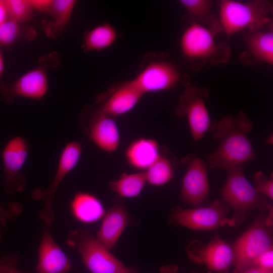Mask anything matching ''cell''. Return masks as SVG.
<instances>
[{
    "instance_id": "obj_1",
    "label": "cell",
    "mask_w": 273,
    "mask_h": 273,
    "mask_svg": "<svg viewBox=\"0 0 273 273\" xmlns=\"http://www.w3.org/2000/svg\"><path fill=\"white\" fill-rule=\"evenodd\" d=\"M253 123L242 111L228 115L214 124L213 139L218 145L212 152L204 154L210 170H217L256 160L257 155L248 136Z\"/></svg>"
},
{
    "instance_id": "obj_2",
    "label": "cell",
    "mask_w": 273,
    "mask_h": 273,
    "mask_svg": "<svg viewBox=\"0 0 273 273\" xmlns=\"http://www.w3.org/2000/svg\"><path fill=\"white\" fill-rule=\"evenodd\" d=\"M216 34L207 27L190 21L183 30L179 42L180 52L188 67L199 71L207 65L227 63L230 59V46L217 41Z\"/></svg>"
},
{
    "instance_id": "obj_3",
    "label": "cell",
    "mask_w": 273,
    "mask_h": 273,
    "mask_svg": "<svg viewBox=\"0 0 273 273\" xmlns=\"http://www.w3.org/2000/svg\"><path fill=\"white\" fill-rule=\"evenodd\" d=\"M222 31L228 35L262 29L272 22V2L267 0L217 1Z\"/></svg>"
},
{
    "instance_id": "obj_4",
    "label": "cell",
    "mask_w": 273,
    "mask_h": 273,
    "mask_svg": "<svg viewBox=\"0 0 273 273\" xmlns=\"http://www.w3.org/2000/svg\"><path fill=\"white\" fill-rule=\"evenodd\" d=\"M225 182L220 191L223 200L233 211L231 226L240 224L254 210L272 213V207L257 192L246 178L244 164L234 165L224 169Z\"/></svg>"
},
{
    "instance_id": "obj_5",
    "label": "cell",
    "mask_w": 273,
    "mask_h": 273,
    "mask_svg": "<svg viewBox=\"0 0 273 273\" xmlns=\"http://www.w3.org/2000/svg\"><path fill=\"white\" fill-rule=\"evenodd\" d=\"M191 77L164 55L157 56L129 80L143 95L190 86Z\"/></svg>"
},
{
    "instance_id": "obj_6",
    "label": "cell",
    "mask_w": 273,
    "mask_h": 273,
    "mask_svg": "<svg viewBox=\"0 0 273 273\" xmlns=\"http://www.w3.org/2000/svg\"><path fill=\"white\" fill-rule=\"evenodd\" d=\"M59 55L52 52L42 56L38 64L12 82L0 83V93L5 102L13 104L18 97L40 100L47 94L48 88V72L51 67L60 63Z\"/></svg>"
},
{
    "instance_id": "obj_7",
    "label": "cell",
    "mask_w": 273,
    "mask_h": 273,
    "mask_svg": "<svg viewBox=\"0 0 273 273\" xmlns=\"http://www.w3.org/2000/svg\"><path fill=\"white\" fill-rule=\"evenodd\" d=\"M67 242L70 247L78 251L83 264L90 273H120L129 268L125 266L87 230L70 231Z\"/></svg>"
},
{
    "instance_id": "obj_8",
    "label": "cell",
    "mask_w": 273,
    "mask_h": 273,
    "mask_svg": "<svg viewBox=\"0 0 273 273\" xmlns=\"http://www.w3.org/2000/svg\"><path fill=\"white\" fill-rule=\"evenodd\" d=\"M272 213L256 216L251 226L236 241L233 246L236 272L251 266L254 260L266 250L272 248V238L270 230Z\"/></svg>"
},
{
    "instance_id": "obj_9",
    "label": "cell",
    "mask_w": 273,
    "mask_h": 273,
    "mask_svg": "<svg viewBox=\"0 0 273 273\" xmlns=\"http://www.w3.org/2000/svg\"><path fill=\"white\" fill-rule=\"evenodd\" d=\"M82 153V147L79 142L67 143L61 152L56 171L50 185L45 190L36 188L32 190V198L36 200H42L43 203L39 217L45 224L52 226L54 222L53 200L56 193L66 176L77 165Z\"/></svg>"
},
{
    "instance_id": "obj_10",
    "label": "cell",
    "mask_w": 273,
    "mask_h": 273,
    "mask_svg": "<svg viewBox=\"0 0 273 273\" xmlns=\"http://www.w3.org/2000/svg\"><path fill=\"white\" fill-rule=\"evenodd\" d=\"M210 95L205 87L189 86L181 94L175 113L187 119L192 137L195 142L201 140L211 129L213 130L210 116L205 101Z\"/></svg>"
},
{
    "instance_id": "obj_11",
    "label": "cell",
    "mask_w": 273,
    "mask_h": 273,
    "mask_svg": "<svg viewBox=\"0 0 273 273\" xmlns=\"http://www.w3.org/2000/svg\"><path fill=\"white\" fill-rule=\"evenodd\" d=\"M230 208L223 200H216L207 206L183 209L176 206L170 214V222L196 231H207L228 224L231 220L226 217Z\"/></svg>"
},
{
    "instance_id": "obj_12",
    "label": "cell",
    "mask_w": 273,
    "mask_h": 273,
    "mask_svg": "<svg viewBox=\"0 0 273 273\" xmlns=\"http://www.w3.org/2000/svg\"><path fill=\"white\" fill-rule=\"evenodd\" d=\"M80 121L85 134L100 150L115 152L120 143V134L114 117L106 114L99 108L86 107Z\"/></svg>"
},
{
    "instance_id": "obj_13",
    "label": "cell",
    "mask_w": 273,
    "mask_h": 273,
    "mask_svg": "<svg viewBox=\"0 0 273 273\" xmlns=\"http://www.w3.org/2000/svg\"><path fill=\"white\" fill-rule=\"evenodd\" d=\"M29 151L27 141L20 136L8 141L2 153L4 168L3 186L8 194H13L23 191L26 178L22 171Z\"/></svg>"
},
{
    "instance_id": "obj_14",
    "label": "cell",
    "mask_w": 273,
    "mask_h": 273,
    "mask_svg": "<svg viewBox=\"0 0 273 273\" xmlns=\"http://www.w3.org/2000/svg\"><path fill=\"white\" fill-rule=\"evenodd\" d=\"M186 251L191 260L216 272L225 271L234 265L233 246L219 236H215L205 245L199 240H193L189 243Z\"/></svg>"
},
{
    "instance_id": "obj_15",
    "label": "cell",
    "mask_w": 273,
    "mask_h": 273,
    "mask_svg": "<svg viewBox=\"0 0 273 273\" xmlns=\"http://www.w3.org/2000/svg\"><path fill=\"white\" fill-rule=\"evenodd\" d=\"M187 160L179 197L181 201L195 207L201 206L206 201L210 190L207 164L195 155Z\"/></svg>"
},
{
    "instance_id": "obj_16",
    "label": "cell",
    "mask_w": 273,
    "mask_h": 273,
    "mask_svg": "<svg viewBox=\"0 0 273 273\" xmlns=\"http://www.w3.org/2000/svg\"><path fill=\"white\" fill-rule=\"evenodd\" d=\"M51 226L46 224L43 226L34 270L37 273H67L72 268L71 262L54 240Z\"/></svg>"
},
{
    "instance_id": "obj_17",
    "label": "cell",
    "mask_w": 273,
    "mask_h": 273,
    "mask_svg": "<svg viewBox=\"0 0 273 273\" xmlns=\"http://www.w3.org/2000/svg\"><path fill=\"white\" fill-rule=\"evenodd\" d=\"M246 50L240 55V59L246 65L254 66L260 63L273 64V23L264 28L244 32Z\"/></svg>"
},
{
    "instance_id": "obj_18",
    "label": "cell",
    "mask_w": 273,
    "mask_h": 273,
    "mask_svg": "<svg viewBox=\"0 0 273 273\" xmlns=\"http://www.w3.org/2000/svg\"><path fill=\"white\" fill-rule=\"evenodd\" d=\"M129 222V215L125 206L120 202H116L102 218L96 238L105 247L110 250L116 244Z\"/></svg>"
},
{
    "instance_id": "obj_19",
    "label": "cell",
    "mask_w": 273,
    "mask_h": 273,
    "mask_svg": "<svg viewBox=\"0 0 273 273\" xmlns=\"http://www.w3.org/2000/svg\"><path fill=\"white\" fill-rule=\"evenodd\" d=\"M143 95L129 80L125 81L112 90L99 108L113 117L122 115L131 111Z\"/></svg>"
},
{
    "instance_id": "obj_20",
    "label": "cell",
    "mask_w": 273,
    "mask_h": 273,
    "mask_svg": "<svg viewBox=\"0 0 273 273\" xmlns=\"http://www.w3.org/2000/svg\"><path fill=\"white\" fill-rule=\"evenodd\" d=\"M72 216L84 224H93L102 219L106 211L101 200L95 195L83 191L76 193L70 203Z\"/></svg>"
},
{
    "instance_id": "obj_21",
    "label": "cell",
    "mask_w": 273,
    "mask_h": 273,
    "mask_svg": "<svg viewBox=\"0 0 273 273\" xmlns=\"http://www.w3.org/2000/svg\"><path fill=\"white\" fill-rule=\"evenodd\" d=\"M160 146L155 140L140 138L131 142L125 151V159L132 168L146 170L161 155Z\"/></svg>"
},
{
    "instance_id": "obj_22",
    "label": "cell",
    "mask_w": 273,
    "mask_h": 273,
    "mask_svg": "<svg viewBox=\"0 0 273 273\" xmlns=\"http://www.w3.org/2000/svg\"><path fill=\"white\" fill-rule=\"evenodd\" d=\"M190 21L202 25L215 34L222 32L218 16L212 11L213 3L210 0H180Z\"/></svg>"
},
{
    "instance_id": "obj_23",
    "label": "cell",
    "mask_w": 273,
    "mask_h": 273,
    "mask_svg": "<svg viewBox=\"0 0 273 273\" xmlns=\"http://www.w3.org/2000/svg\"><path fill=\"white\" fill-rule=\"evenodd\" d=\"M74 0H53L49 14L51 21H42V28L47 36L55 38L60 35L69 24L75 7Z\"/></svg>"
},
{
    "instance_id": "obj_24",
    "label": "cell",
    "mask_w": 273,
    "mask_h": 273,
    "mask_svg": "<svg viewBox=\"0 0 273 273\" xmlns=\"http://www.w3.org/2000/svg\"><path fill=\"white\" fill-rule=\"evenodd\" d=\"M117 33L110 23H105L87 31L84 35L82 48L84 51H101L111 47Z\"/></svg>"
},
{
    "instance_id": "obj_25",
    "label": "cell",
    "mask_w": 273,
    "mask_h": 273,
    "mask_svg": "<svg viewBox=\"0 0 273 273\" xmlns=\"http://www.w3.org/2000/svg\"><path fill=\"white\" fill-rule=\"evenodd\" d=\"M146 183L144 172L132 173L124 172L117 180L111 181L109 187L121 197L132 198L141 193Z\"/></svg>"
},
{
    "instance_id": "obj_26",
    "label": "cell",
    "mask_w": 273,
    "mask_h": 273,
    "mask_svg": "<svg viewBox=\"0 0 273 273\" xmlns=\"http://www.w3.org/2000/svg\"><path fill=\"white\" fill-rule=\"evenodd\" d=\"M36 36L34 28L7 20L0 25V46H10L18 40L30 41Z\"/></svg>"
},
{
    "instance_id": "obj_27",
    "label": "cell",
    "mask_w": 273,
    "mask_h": 273,
    "mask_svg": "<svg viewBox=\"0 0 273 273\" xmlns=\"http://www.w3.org/2000/svg\"><path fill=\"white\" fill-rule=\"evenodd\" d=\"M144 173L147 183L153 186H163L174 176L170 161L162 155Z\"/></svg>"
},
{
    "instance_id": "obj_28",
    "label": "cell",
    "mask_w": 273,
    "mask_h": 273,
    "mask_svg": "<svg viewBox=\"0 0 273 273\" xmlns=\"http://www.w3.org/2000/svg\"><path fill=\"white\" fill-rule=\"evenodd\" d=\"M8 20L24 24L31 20L33 9L29 0H5Z\"/></svg>"
},
{
    "instance_id": "obj_29",
    "label": "cell",
    "mask_w": 273,
    "mask_h": 273,
    "mask_svg": "<svg viewBox=\"0 0 273 273\" xmlns=\"http://www.w3.org/2000/svg\"><path fill=\"white\" fill-rule=\"evenodd\" d=\"M254 182L253 185L255 190L260 195L262 194L268 198L273 199L272 177L267 178L261 171L256 172L253 177Z\"/></svg>"
},
{
    "instance_id": "obj_30",
    "label": "cell",
    "mask_w": 273,
    "mask_h": 273,
    "mask_svg": "<svg viewBox=\"0 0 273 273\" xmlns=\"http://www.w3.org/2000/svg\"><path fill=\"white\" fill-rule=\"evenodd\" d=\"M22 212V205L18 202L9 203L8 208L0 205V223L4 226L6 223L18 217Z\"/></svg>"
},
{
    "instance_id": "obj_31",
    "label": "cell",
    "mask_w": 273,
    "mask_h": 273,
    "mask_svg": "<svg viewBox=\"0 0 273 273\" xmlns=\"http://www.w3.org/2000/svg\"><path fill=\"white\" fill-rule=\"evenodd\" d=\"M19 256L16 254L3 255L0 258V273H25L17 267Z\"/></svg>"
},
{
    "instance_id": "obj_32",
    "label": "cell",
    "mask_w": 273,
    "mask_h": 273,
    "mask_svg": "<svg viewBox=\"0 0 273 273\" xmlns=\"http://www.w3.org/2000/svg\"><path fill=\"white\" fill-rule=\"evenodd\" d=\"M251 266H255L266 270H272V248L266 250L257 257L253 261Z\"/></svg>"
},
{
    "instance_id": "obj_33",
    "label": "cell",
    "mask_w": 273,
    "mask_h": 273,
    "mask_svg": "<svg viewBox=\"0 0 273 273\" xmlns=\"http://www.w3.org/2000/svg\"><path fill=\"white\" fill-rule=\"evenodd\" d=\"M53 0H29L33 10L50 13Z\"/></svg>"
},
{
    "instance_id": "obj_34",
    "label": "cell",
    "mask_w": 273,
    "mask_h": 273,
    "mask_svg": "<svg viewBox=\"0 0 273 273\" xmlns=\"http://www.w3.org/2000/svg\"><path fill=\"white\" fill-rule=\"evenodd\" d=\"M233 273H273V270H268L255 266H251L241 271Z\"/></svg>"
},
{
    "instance_id": "obj_35",
    "label": "cell",
    "mask_w": 273,
    "mask_h": 273,
    "mask_svg": "<svg viewBox=\"0 0 273 273\" xmlns=\"http://www.w3.org/2000/svg\"><path fill=\"white\" fill-rule=\"evenodd\" d=\"M8 20L5 0H0V25Z\"/></svg>"
},
{
    "instance_id": "obj_36",
    "label": "cell",
    "mask_w": 273,
    "mask_h": 273,
    "mask_svg": "<svg viewBox=\"0 0 273 273\" xmlns=\"http://www.w3.org/2000/svg\"><path fill=\"white\" fill-rule=\"evenodd\" d=\"M161 273H176V269L173 266H166L163 267L161 270Z\"/></svg>"
},
{
    "instance_id": "obj_37",
    "label": "cell",
    "mask_w": 273,
    "mask_h": 273,
    "mask_svg": "<svg viewBox=\"0 0 273 273\" xmlns=\"http://www.w3.org/2000/svg\"><path fill=\"white\" fill-rule=\"evenodd\" d=\"M4 68V61L2 50V46H0V77L1 76Z\"/></svg>"
},
{
    "instance_id": "obj_38",
    "label": "cell",
    "mask_w": 273,
    "mask_h": 273,
    "mask_svg": "<svg viewBox=\"0 0 273 273\" xmlns=\"http://www.w3.org/2000/svg\"><path fill=\"white\" fill-rule=\"evenodd\" d=\"M120 273H136V271L129 268L127 271Z\"/></svg>"
},
{
    "instance_id": "obj_39",
    "label": "cell",
    "mask_w": 273,
    "mask_h": 273,
    "mask_svg": "<svg viewBox=\"0 0 273 273\" xmlns=\"http://www.w3.org/2000/svg\"><path fill=\"white\" fill-rule=\"evenodd\" d=\"M3 226H4L0 223V240L2 238Z\"/></svg>"
}]
</instances>
